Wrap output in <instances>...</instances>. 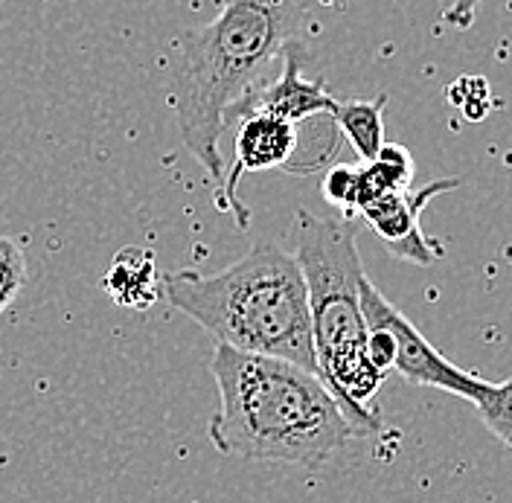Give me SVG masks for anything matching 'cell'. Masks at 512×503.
Instances as JSON below:
<instances>
[{"instance_id":"obj_15","label":"cell","mask_w":512,"mask_h":503,"mask_svg":"<svg viewBox=\"0 0 512 503\" xmlns=\"http://www.w3.org/2000/svg\"><path fill=\"white\" fill-rule=\"evenodd\" d=\"M367 358L379 373L393 370V358H396V344L390 338V332L382 326H367Z\"/></svg>"},{"instance_id":"obj_13","label":"cell","mask_w":512,"mask_h":503,"mask_svg":"<svg viewBox=\"0 0 512 503\" xmlns=\"http://www.w3.org/2000/svg\"><path fill=\"white\" fill-rule=\"evenodd\" d=\"M24 280H27L24 253L12 239L0 236V315L15 300V294L24 288Z\"/></svg>"},{"instance_id":"obj_5","label":"cell","mask_w":512,"mask_h":503,"mask_svg":"<svg viewBox=\"0 0 512 503\" xmlns=\"http://www.w3.org/2000/svg\"><path fill=\"white\" fill-rule=\"evenodd\" d=\"M361 309L367 326H382L390 332L393 344H396V358H393V370L405 381H411L416 387H437L446 390L451 396L469 399L472 405L483 396V390L489 387L486 378L475 376L460 370L457 364H451L443 352H437L428 344V338L416 329L408 317L402 315L376 285L370 283V277H361Z\"/></svg>"},{"instance_id":"obj_2","label":"cell","mask_w":512,"mask_h":503,"mask_svg":"<svg viewBox=\"0 0 512 503\" xmlns=\"http://www.w3.org/2000/svg\"><path fill=\"white\" fill-rule=\"evenodd\" d=\"M210 373L219 413L207 434L219 454L320 469L355 437L326 384L291 361L219 344Z\"/></svg>"},{"instance_id":"obj_4","label":"cell","mask_w":512,"mask_h":503,"mask_svg":"<svg viewBox=\"0 0 512 503\" xmlns=\"http://www.w3.org/2000/svg\"><path fill=\"white\" fill-rule=\"evenodd\" d=\"M294 259L309 294L318 378L341 405L355 437L379 434L376 393L387 376L367 358V320L361 309L364 265L352 221L297 210Z\"/></svg>"},{"instance_id":"obj_12","label":"cell","mask_w":512,"mask_h":503,"mask_svg":"<svg viewBox=\"0 0 512 503\" xmlns=\"http://www.w3.org/2000/svg\"><path fill=\"white\" fill-rule=\"evenodd\" d=\"M475 408H478L483 425L507 448H512V378L501 381V384H489L483 390V396L475 402Z\"/></svg>"},{"instance_id":"obj_1","label":"cell","mask_w":512,"mask_h":503,"mask_svg":"<svg viewBox=\"0 0 512 503\" xmlns=\"http://www.w3.org/2000/svg\"><path fill=\"white\" fill-rule=\"evenodd\" d=\"M341 0H222L219 15L172 44L169 102L192 160L210 175L216 204L224 195L222 137L227 111L265 82V70L320 9Z\"/></svg>"},{"instance_id":"obj_14","label":"cell","mask_w":512,"mask_h":503,"mask_svg":"<svg viewBox=\"0 0 512 503\" xmlns=\"http://www.w3.org/2000/svg\"><path fill=\"white\" fill-rule=\"evenodd\" d=\"M355 184H358V175L352 166H332L323 178V198L344 210V219L355 213Z\"/></svg>"},{"instance_id":"obj_3","label":"cell","mask_w":512,"mask_h":503,"mask_svg":"<svg viewBox=\"0 0 512 503\" xmlns=\"http://www.w3.org/2000/svg\"><path fill=\"white\" fill-rule=\"evenodd\" d=\"M160 294L219 344L283 358L318 376L306 280L294 253L280 245L259 242L216 274L166 271Z\"/></svg>"},{"instance_id":"obj_6","label":"cell","mask_w":512,"mask_h":503,"mask_svg":"<svg viewBox=\"0 0 512 503\" xmlns=\"http://www.w3.org/2000/svg\"><path fill=\"white\" fill-rule=\"evenodd\" d=\"M233 128H236L233 163L224 169V195L219 210L230 213L239 230H248L251 213L239 198V181L245 172L286 169V163L297 149V126L265 111H251V114H242Z\"/></svg>"},{"instance_id":"obj_7","label":"cell","mask_w":512,"mask_h":503,"mask_svg":"<svg viewBox=\"0 0 512 503\" xmlns=\"http://www.w3.org/2000/svg\"><path fill=\"white\" fill-rule=\"evenodd\" d=\"M457 187H460L457 178H443V181H431L419 189L387 192L382 198L370 201L367 207H361L358 216L373 227V233L382 239L393 256L414 262V265H434L443 256V248H440V242H431L422 233L419 219L431 198Z\"/></svg>"},{"instance_id":"obj_10","label":"cell","mask_w":512,"mask_h":503,"mask_svg":"<svg viewBox=\"0 0 512 503\" xmlns=\"http://www.w3.org/2000/svg\"><path fill=\"white\" fill-rule=\"evenodd\" d=\"M358 184H355V213L367 207L370 201L382 198L387 192H402L411 189L414 181V158L405 146L399 143H384L382 152L364 166L355 169Z\"/></svg>"},{"instance_id":"obj_8","label":"cell","mask_w":512,"mask_h":503,"mask_svg":"<svg viewBox=\"0 0 512 503\" xmlns=\"http://www.w3.org/2000/svg\"><path fill=\"white\" fill-rule=\"evenodd\" d=\"M335 105L338 99L326 91L323 79L303 76V41H291L283 50L280 76L274 82H262L245 99H239L224 117V131H230L242 114H251V111H265V114L283 117L291 126H300L320 114H335Z\"/></svg>"},{"instance_id":"obj_11","label":"cell","mask_w":512,"mask_h":503,"mask_svg":"<svg viewBox=\"0 0 512 503\" xmlns=\"http://www.w3.org/2000/svg\"><path fill=\"white\" fill-rule=\"evenodd\" d=\"M384 105H387V94H379L376 99H344V102L338 99L335 105L332 120L364 163L382 152Z\"/></svg>"},{"instance_id":"obj_9","label":"cell","mask_w":512,"mask_h":503,"mask_svg":"<svg viewBox=\"0 0 512 503\" xmlns=\"http://www.w3.org/2000/svg\"><path fill=\"white\" fill-rule=\"evenodd\" d=\"M160 274L155 271V259L149 251L131 248L117 253L114 265L105 274V291L114 297L117 306L126 309H149L158 294Z\"/></svg>"},{"instance_id":"obj_16","label":"cell","mask_w":512,"mask_h":503,"mask_svg":"<svg viewBox=\"0 0 512 503\" xmlns=\"http://www.w3.org/2000/svg\"><path fill=\"white\" fill-rule=\"evenodd\" d=\"M480 3L483 0H454L446 12H443V21L451 24V27H457V30H466V27H472Z\"/></svg>"}]
</instances>
